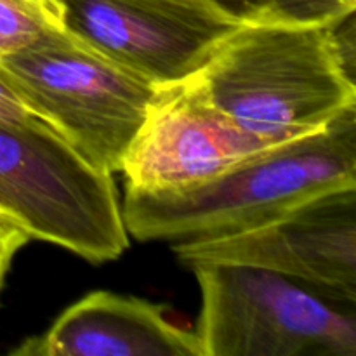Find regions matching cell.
I'll use <instances>...</instances> for the list:
<instances>
[{"label": "cell", "instance_id": "cell-14", "mask_svg": "<svg viewBox=\"0 0 356 356\" xmlns=\"http://www.w3.org/2000/svg\"><path fill=\"white\" fill-rule=\"evenodd\" d=\"M10 263H13V257H6V259L0 261V291H2V284H3V278H6L7 271H9Z\"/></svg>", "mask_w": 356, "mask_h": 356}, {"label": "cell", "instance_id": "cell-12", "mask_svg": "<svg viewBox=\"0 0 356 356\" xmlns=\"http://www.w3.org/2000/svg\"><path fill=\"white\" fill-rule=\"evenodd\" d=\"M0 118L3 120L26 122L40 118L26 106L23 99L17 96L14 87L6 80V76L0 72Z\"/></svg>", "mask_w": 356, "mask_h": 356}, {"label": "cell", "instance_id": "cell-8", "mask_svg": "<svg viewBox=\"0 0 356 356\" xmlns=\"http://www.w3.org/2000/svg\"><path fill=\"white\" fill-rule=\"evenodd\" d=\"M270 146L218 110L188 79L160 87L120 172L132 190L184 188L212 179Z\"/></svg>", "mask_w": 356, "mask_h": 356}, {"label": "cell", "instance_id": "cell-6", "mask_svg": "<svg viewBox=\"0 0 356 356\" xmlns=\"http://www.w3.org/2000/svg\"><path fill=\"white\" fill-rule=\"evenodd\" d=\"M68 33L156 87L197 75L240 26L207 0H54Z\"/></svg>", "mask_w": 356, "mask_h": 356}, {"label": "cell", "instance_id": "cell-2", "mask_svg": "<svg viewBox=\"0 0 356 356\" xmlns=\"http://www.w3.org/2000/svg\"><path fill=\"white\" fill-rule=\"evenodd\" d=\"M191 79L218 110L271 145L356 106L355 70L330 24H240Z\"/></svg>", "mask_w": 356, "mask_h": 356}, {"label": "cell", "instance_id": "cell-10", "mask_svg": "<svg viewBox=\"0 0 356 356\" xmlns=\"http://www.w3.org/2000/svg\"><path fill=\"white\" fill-rule=\"evenodd\" d=\"M240 24H332L356 10V0H207Z\"/></svg>", "mask_w": 356, "mask_h": 356}, {"label": "cell", "instance_id": "cell-4", "mask_svg": "<svg viewBox=\"0 0 356 356\" xmlns=\"http://www.w3.org/2000/svg\"><path fill=\"white\" fill-rule=\"evenodd\" d=\"M0 72L37 117L111 176L160 89L63 26L0 56Z\"/></svg>", "mask_w": 356, "mask_h": 356}, {"label": "cell", "instance_id": "cell-7", "mask_svg": "<svg viewBox=\"0 0 356 356\" xmlns=\"http://www.w3.org/2000/svg\"><path fill=\"white\" fill-rule=\"evenodd\" d=\"M181 263L264 268L356 299V186L309 198L275 219L176 242Z\"/></svg>", "mask_w": 356, "mask_h": 356}, {"label": "cell", "instance_id": "cell-3", "mask_svg": "<svg viewBox=\"0 0 356 356\" xmlns=\"http://www.w3.org/2000/svg\"><path fill=\"white\" fill-rule=\"evenodd\" d=\"M190 268L202 356H356V299L249 264Z\"/></svg>", "mask_w": 356, "mask_h": 356}, {"label": "cell", "instance_id": "cell-9", "mask_svg": "<svg viewBox=\"0 0 356 356\" xmlns=\"http://www.w3.org/2000/svg\"><path fill=\"white\" fill-rule=\"evenodd\" d=\"M19 356H202L195 330L159 302L94 291L66 308L44 334L23 341Z\"/></svg>", "mask_w": 356, "mask_h": 356}, {"label": "cell", "instance_id": "cell-11", "mask_svg": "<svg viewBox=\"0 0 356 356\" xmlns=\"http://www.w3.org/2000/svg\"><path fill=\"white\" fill-rule=\"evenodd\" d=\"M52 26H61L54 0H0V56Z\"/></svg>", "mask_w": 356, "mask_h": 356}, {"label": "cell", "instance_id": "cell-13", "mask_svg": "<svg viewBox=\"0 0 356 356\" xmlns=\"http://www.w3.org/2000/svg\"><path fill=\"white\" fill-rule=\"evenodd\" d=\"M30 240V236L14 221L0 214V261L14 257V254Z\"/></svg>", "mask_w": 356, "mask_h": 356}, {"label": "cell", "instance_id": "cell-5", "mask_svg": "<svg viewBox=\"0 0 356 356\" xmlns=\"http://www.w3.org/2000/svg\"><path fill=\"white\" fill-rule=\"evenodd\" d=\"M0 214L89 263L118 259L129 247L113 176L42 118H0Z\"/></svg>", "mask_w": 356, "mask_h": 356}, {"label": "cell", "instance_id": "cell-1", "mask_svg": "<svg viewBox=\"0 0 356 356\" xmlns=\"http://www.w3.org/2000/svg\"><path fill=\"white\" fill-rule=\"evenodd\" d=\"M350 186H356V106L204 183L159 191L125 188L120 205L134 238L181 242L242 232Z\"/></svg>", "mask_w": 356, "mask_h": 356}]
</instances>
